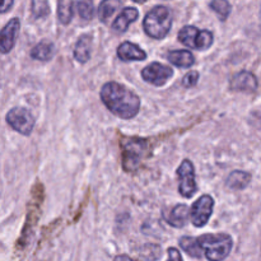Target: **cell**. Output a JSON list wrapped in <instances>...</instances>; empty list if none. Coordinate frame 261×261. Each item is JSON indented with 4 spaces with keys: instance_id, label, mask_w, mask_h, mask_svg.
I'll return each mask as SVG.
<instances>
[{
    "instance_id": "cell-29",
    "label": "cell",
    "mask_w": 261,
    "mask_h": 261,
    "mask_svg": "<svg viewBox=\"0 0 261 261\" xmlns=\"http://www.w3.org/2000/svg\"><path fill=\"white\" fill-rule=\"evenodd\" d=\"M115 259H116V260H119V259H132V257L127 256V255H119V256H116Z\"/></svg>"
},
{
    "instance_id": "cell-30",
    "label": "cell",
    "mask_w": 261,
    "mask_h": 261,
    "mask_svg": "<svg viewBox=\"0 0 261 261\" xmlns=\"http://www.w3.org/2000/svg\"><path fill=\"white\" fill-rule=\"evenodd\" d=\"M133 2L139 3V4H143V3H145V2H147V0H133Z\"/></svg>"
},
{
    "instance_id": "cell-14",
    "label": "cell",
    "mask_w": 261,
    "mask_h": 261,
    "mask_svg": "<svg viewBox=\"0 0 261 261\" xmlns=\"http://www.w3.org/2000/svg\"><path fill=\"white\" fill-rule=\"evenodd\" d=\"M139 17V10L137 8L127 7L122 9V12L120 13L119 17L115 19V22L112 23V30L117 33H124L126 32L129 25L132 24L133 22L138 19Z\"/></svg>"
},
{
    "instance_id": "cell-23",
    "label": "cell",
    "mask_w": 261,
    "mask_h": 261,
    "mask_svg": "<svg viewBox=\"0 0 261 261\" xmlns=\"http://www.w3.org/2000/svg\"><path fill=\"white\" fill-rule=\"evenodd\" d=\"M209 7L218 15V18L222 22L226 20L232 12V5L229 4L228 0H212Z\"/></svg>"
},
{
    "instance_id": "cell-3",
    "label": "cell",
    "mask_w": 261,
    "mask_h": 261,
    "mask_svg": "<svg viewBox=\"0 0 261 261\" xmlns=\"http://www.w3.org/2000/svg\"><path fill=\"white\" fill-rule=\"evenodd\" d=\"M198 240L205 252V257L211 261L224 260L233 247V240L227 233H206L198 237Z\"/></svg>"
},
{
    "instance_id": "cell-10",
    "label": "cell",
    "mask_w": 261,
    "mask_h": 261,
    "mask_svg": "<svg viewBox=\"0 0 261 261\" xmlns=\"http://www.w3.org/2000/svg\"><path fill=\"white\" fill-rule=\"evenodd\" d=\"M173 70L167 65L161 63H152L145 66L142 71V76L147 83L155 87H162L172 78Z\"/></svg>"
},
{
    "instance_id": "cell-26",
    "label": "cell",
    "mask_w": 261,
    "mask_h": 261,
    "mask_svg": "<svg viewBox=\"0 0 261 261\" xmlns=\"http://www.w3.org/2000/svg\"><path fill=\"white\" fill-rule=\"evenodd\" d=\"M198 82H199V73L195 70H191L184 76L182 86L185 87V88H193V87H195L196 84H198Z\"/></svg>"
},
{
    "instance_id": "cell-11",
    "label": "cell",
    "mask_w": 261,
    "mask_h": 261,
    "mask_svg": "<svg viewBox=\"0 0 261 261\" xmlns=\"http://www.w3.org/2000/svg\"><path fill=\"white\" fill-rule=\"evenodd\" d=\"M19 30L20 23L18 18H13L3 27L2 35H0V51H2V54L5 55L13 50Z\"/></svg>"
},
{
    "instance_id": "cell-21",
    "label": "cell",
    "mask_w": 261,
    "mask_h": 261,
    "mask_svg": "<svg viewBox=\"0 0 261 261\" xmlns=\"http://www.w3.org/2000/svg\"><path fill=\"white\" fill-rule=\"evenodd\" d=\"M121 7V0H102L98 7L99 20L107 23Z\"/></svg>"
},
{
    "instance_id": "cell-9",
    "label": "cell",
    "mask_w": 261,
    "mask_h": 261,
    "mask_svg": "<svg viewBox=\"0 0 261 261\" xmlns=\"http://www.w3.org/2000/svg\"><path fill=\"white\" fill-rule=\"evenodd\" d=\"M214 208V199L211 195H203L191 206V222L195 227H204L208 223Z\"/></svg>"
},
{
    "instance_id": "cell-5",
    "label": "cell",
    "mask_w": 261,
    "mask_h": 261,
    "mask_svg": "<svg viewBox=\"0 0 261 261\" xmlns=\"http://www.w3.org/2000/svg\"><path fill=\"white\" fill-rule=\"evenodd\" d=\"M122 167L125 171H134L140 165L148 149V143L142 138H122Z\"/></svg>"
},
{
    "instance_id": "cell-28",
    "label": "cell",
    "mask_w": 261,
    "mask_h": 261,
    "mask_svg": "<svg viewBox=\"0 0 261 261\" xmlns=\"http://www.w3.org/2000/svg\"><path fill=\"white\" fill-rule=\"evenodd\" d=\"M13 4H14V0H3V3H2V13H3V14H5L8 10H10V8L13 7Z\"/></svg>"
},
{
    "instance_id": "cell-8",
    "label": "cell",
    "mask_w": 261,
    "mask_h": 261,
    "mask_svg": "<svg viewBox=\"0 0 261 261\" xmlns=\"http://www.w3.org/2000/svg\"><path fill=\"white\" fill-rule=\"evenodd\" d=\"M178 190L184 198H193L198 191L195 181V168L189 160H185L177 168Z\"/></svg>"
},
{
    "instance_id": "cell-6",
    "label": "cell",
    "mask_w": 261,
    "mask_h": 261,
    "mask_svg": "<svg viewBox=\"0 0 261 261\" xmlns=\"http://www.w3.org/2000/svg\"><path fill=\"white\" fill-rule=\"evenodd\" d=\"M178 40L186 47L195 50H208L214 42V36L208 30H198L194 25H185L178 32Z\"/></svg>"
},
{
    "instance_id": "cell-12",
    "label": "cell",
    "mask_w": 261,
    "mask_h": 261,
    "mask_svg": "<svg viewBox=\"0 0 261 261\" xmlns=\"http://www.w3.org/2000/svg\"><path fill=\"white\" fill-rule=\"evenodd\" d=\"M257 78L251 71L242 70L240 73L234 74L229 82V87L232 91L245 92V93H254L257 89Z\"/></svg>"
},
{
    "instance_id": "cell-24",
    "label": "cell",
    "mask_w": 261,
    "mask_h": 261,
    "mask_svg": "<svg viewBox=\"0 0 261 261\" xmlns=\"http://www.w3.org/2000/svg\"><path fill=\"white\" fill-rule=\"evenodd\" d=\"M50 4L48 0H32L31 2V13H32L35 19L46 18L50 14Z\"/></svg>"
},
{
    "instance_id": "cell-17",
    "label": "cell",
    "mask_w": 261,
    "mask_h": 261,
    "mask_svg": "<svg viewBox=\"0 0 261 261\" xmlns=\"http://www.w3.org/2000/svg\"><path fill=\"white\" fill-rule=\"evenodd\" d=\"M168 61L177 68H190L195 63L194 55L188 50H173L167 55Z\"/></svg>"
},
{
    "instance_id": "cell-27",
    "label": "cell",
    "mask_w": 261,
    "mask_h": 261,
    "mask_svg": "<svg viewBox=\"0 0 261 261\" xmlns=\"http://www.w3.org/2000/svg\"><path fill=\"white\" fill-rule=\"evenodd\" d=\"M181 259H182V256H181V254L177 251V250L173 249V247L168 249V260H181Z\"/></svg>"
},
{
    "instance_id": "cell-4",
    "label": "cell",
    "mask_w": 261,
    "mask_h": 261,
    "mask_svg": "<svg viewBox=\"0 0 261 261\" xmlns=\"http://www.w3.org/2000/svg\"><path fill=\"white\" fill-rule=\"evenodd\" d=\"M43 203V186L42 184L37 182L32 189V200L28 204V213L27 218H25L24 227L22 229V234H20L19 240H18L17 247L18 249H23L28 241L31 240L33 234V229H35L36 224H37L38 217H40L41 205Z\"/></svg>"
},
{
    "instance_id": "cell-20",
    "label": "cell",
    "mask_w": 261,
    "mask_h": 261,
    "mask_svg": "<svg viewBox=\"0 0 261 261\" xmlns=\"http://www.w3.org/2000/svg\"><path fill=\"white\" fill-rule=\"evenodd\" d=\"M55 47L50 41H41L31 50V58L37 61H48L53 59Z\"/></svg>"
},
{
    "instance_id": "cell-25",
    "label": "cell",
    "mask_w": 261,
    "mask_h": 261,
    "mask_svg": "<svg viewBox=\"0 0 261 261\" xmlns=\"http://www.w3.org/2000/svg\"><path fill=\"white\" fill-rule=\"evenodd\" d=\"M76 9H78L79 15H81L83 19H92L94 13L93 0H79L78 4H76Z\"/></svg>"
},
{
    "instance_id": "cell-7",
    "label": "cell",
    "mask_w": 261,
    "mask_h": 261,
    "mask_svg": "<svg viewBox=\"0 0 261 261\" xmlns=\"http://www.w3.org/2000/svg\"><path fill=\"white\" fill-rule=\"evenodd\" d=\"M7 122L13 130H15L19 134L31 135L33 127H35L36 120L33 115L23 107H14L9 110L7 114Z\"/></svg>"
},
{
    "instance_id": "cell-1",
    "label": "cell",
    "mask_w": 261,
    "mask_h": 261,
    "mask_svg": "<svg viewBox=\"0 0 261 261\" xmlns=\"http://www.w3.org/2000/svg\"><path fill=\"white\" fill-rule=\"evenodd\" d=\"M101 99L115 116L124 120L137 116L140 109L139 97L116 82H109L102 87Z\"/></svg>"
},
{
    "instance_id": "cell-18",
    "label": "cell",
    "mask_w": 261,
    "mask_h": 261,
    "mask_svg": "<svg viewBox=\"0 0 261 261\" xmlns=\"http://www.w3.org/2000/svg\"><path fill=\"white\" fill-rule=\"evenodd\" d=\"M251 182V175L245 171H233L227 177L226 185L232 190H244Z\"/></svg>"
},
{
    "instance_id": "cell-13",
    "label": "cell",
    "mask_w": 261,
    "mask_h": 261,
    "mask_svg": "<svg viewBox=\"0 0 261 261\" xmlns=\"http://www.w3.org/2000/svg\"><path fill=\"white\" fill-rule=\"evenodd\" d=\"M117 56L122 61H143L147 59V53L143 48H140L137 43L126 41L119 46Z\"/></svg>"
},
{
    "instance_id": "cell-2",
    "label": "cell",
    "mask_w": 261,
    "mask_h": 261,
    "mask_svg": "<svg viewBox=\"0 0 261 261\" xmlns=\"http://www.w3.org/2000/svg\"><path fill=\"white\" fill-rule=\"evenodd\" d=\"M172 27V13L165 5H157L145 14L143 20L144 32L149 37L155 40H162Z\"/></svg>"
},
{
    "instance_id": "cell-19",
    "label": "cell",
    "mask_w": 261,
    "mask_h": 261,
    "mask_svg": "<svg viewBox=\"0 0 261 261\" xmlns=\"http://www.w3.org/2000/svg\"><path fill=\"white\" fill-rule=\"evenodd\" d=\"M178 244H180L181 249H182L189 256L195 257V259H201V257L205 256V252H204L201 245L199 244L198 239H194V237L189 236L181 237Z\"/></svg>"
},
{
    "instance_id": "cell-22",
    "label": "cell",
    "mask_w": 261,
    "mask_h": 261,
    "mask_svg": "<svg viewBox=\"0 0 261 261\" xmlns=\"http://www.w3.org/2000/svg\"><path fill=\"white\" fill-rule=\"evenodd\" d=\"M58 18L63 24H69L73 19V0H58Z\"/></svg>"
},
{
    "instance_id": "cell-16",
    "label": "cell",
    "mask_w": 261,
    "mask_h": 261,
    "mask_svg": "<svg viewBox=\"0 0 261 261\" xmlns=\"http://www.w3.org/2000/svg\"><path fill=\"white\" fill-rule=\"evenodd\" d=\"M92 41L93 38L91 35H82L76 41L75 47H74V58L78 63L86 64L91 59Z\"/></svg>"
},
{
    "instance_id": "cell-15",
    "label": "cell",
    "mask_w": 261,
    "mask_h": 261,
    "mask_svg": "<svg viewBox=\"0 0 261 261\" xmlns=\"http://www.w3.org/2000/svg\"><path fill=\"white\" fill-rule=\"evenodd\" d=\"M189 216H190L189 206L186 204H177V205L172 208L170 216L165 217L168 224H171L172 227H176V228H182L188 223Z\"/></svg>"
}]
</instances>
